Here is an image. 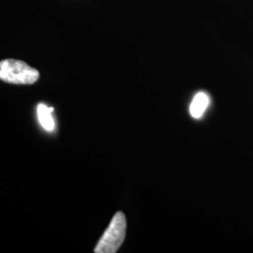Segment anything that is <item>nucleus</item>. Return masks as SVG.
Returning <instances> with one entry per match:
<instances>
[{"label":"nucleus","instance_id":"20e7f679","mask_svg":"<svg viewBox=\"0 0 253 253\" xmlns=\"http://www.w3.org/2000/svg\"><path fill=\"white\" fill-rule=\"evenodd\" d=\"M37 112L41 125L43 126L46 130L52 131L54 128V119L52 118L50 108H48L44 104H39Z\"/></svg>","mask_w":253,"mask_h":253},{"label":"nucleus","instance_id":"f257e3e1","mask_svg":"<svg viewBox=\"0 0 253 253\" xmlns=\"http://www.w3.org/2000/svg\"><path fill=\"white\" fill-rule=\"evenodd\" d=\"M126 221L125 215L118 211L111 220L107 230L96 246V253H116L121 247L126 235Z\"/></svg>","mask_w":253,"mask_h":253},{"label":"nucleus","instance_id":"f03ea898","mask_svg":"<svg viewBox=\"0 0 253 253\" xmlns=\"http://www.w3.org/2000/svg\"><path fill=\"white\" fill-rule=\"evenodd\" d=\"M40 73L36 69L16 59H6L0 62V79L15 84H31L38 81Z\"/></svg>","mask_w":253,"mask_h":253},{"label":"nucleus","instance_id":"7ed1b4c3","mask_svg":"<svg viewBox=\"0 0 253 253\" xmlns=\"http://www.w3.org/2000/svg\"><path fill=\"white\" fill-rule=\"evenodd\" d=\"M209 103V98L204 92H199L195 95L194 99L190 104V112L191 117L194 118H200L207 110Z\"/></svg>","mask_w":253,"mask_h":253}]
</instances>
